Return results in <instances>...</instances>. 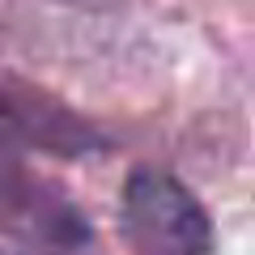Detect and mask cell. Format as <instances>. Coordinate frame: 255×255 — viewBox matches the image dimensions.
I'll return each instance as SVG.
<instances>
[{"instance_id": "obj_1", "label": "cell", "mask_w": 255, "mask_h": 255, "mask_svg": "<svg viewBox=\"0 0 255 255\" xmlns=\"http://www.w3.org/2000/svg\"><path fill=\"white\" fill-rule=\"evenodd\" d=\"M119 230L132 255H217V230L200 196L162 166H136L124 183Z\"/></svg>"}, {"instance_id": "obj_2", "label": "cell", "mask_w": 255, "mask_h": 255, "mask_svg": "<svg viewBox=\"0 0 255 255\" xmlns=\"http://www.w3.org/2000/svg\"><path fill=\"white\" fill-rule=\"evenodd\" d=\"M0 230L38 255H90L94 226L60 183L43 179L26 153L0 145Z\"/></svg>"}, {"instance_id": "obj_3", "label": "cell", "mask_w": 255, "mask_h": 255, "mask_svg": "<svg viewBox=\"0 0 255 255\" xmlns=\"http://www.w3.org/2000/svg\"><path fill=\"white\" fill-rule=\"evenodd\" d=\"M0 145H13L21 153L34 149L55 157H98L111 149V136L73 107H64L55 94L0 68Z\"/></svg>"}, {"instance_id": "obj_4", "label": "cell", "mask_w": 255, "mask_h": 255, "mask_svg": "<svg viewBox=\"0 0 255 255\" xmlns=\"http://www.w3.org/2000/svg\"><path fill=\"white\" fill-rule=\"evenodd\" d=\"M55 4H68V9H90V13H102V9H115L119 0H55Z\"/></svg>"}, {"instance_id": "obj_5", "label": "cell", "mask_w": 255, "mask_h": 255, "mask_svg": "<svg viewBox=\"0 0 255 255\" xmlns=\"http://www.w3.org/2000/svg\"><path fill=\"white\" fill-rule=\"evenodd\" d=\"M0 255H17V251H4V247H0Z\"/></svg>"}]
</instances>
